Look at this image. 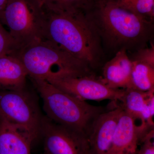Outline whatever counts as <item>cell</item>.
Segmentation results:
<instances>
[{
	"mask_svg": "<svg viewBox=\"0 0 154 154\" xmlns=\"http://www.w3.org/2000/svg\"><path fill=\"white\" fill-rule=\"evenodd\" d=\"M14 53L32 79L50 82L91 75L87 64L44 39L31 42Z\"/></svg>",
	"mask_w": 154,
	"mask_h": 154,
	"instance_id": "obj_3",
	"label": "cell"
},
{
	"mask_svg": "<svg viewBox=\"0 0 154 154\" xmlns=\"http://www.w3.org/2000/svg\"><path fill=\"white\" fill-rule=\"evenodd\" d=\"M43 8L42 39L82 61L91 68L98 66L101 51L99 32L90 14L53 11Z\"/></svg>",
	"mask_w": 154,
	"mask_h": 154,
	"instance_id": "obj_1",
	"label": "cell"
},
{
	"mask_svg": "<svg viewBox=\"0 0 154 154\" xmlns=\"http://www.w3.org/2000/svg\"><path fill=\"white\" fill-rule=\"evenodd\" d=\"M119 106L123 110L150 127L154 128V91L125 89Z\"/></svg>",
	"mask_w": 154,
	"mask_h": 154,
	"instance_id": "obj_11",
	"label": "cell"
},
{
	"mask_svg": "<svg viewBox=\"0 0 154 154\" xmlns=\"http://www.w3.org/2000/svg\"><path fill=\"white\" fill-rule=\"evenodd\" d=\"M40 136L44 154H91L88 135L42 117Z\"/></svg>",
	"mask_w": 154,
	"mask_h": 154,
	"instance_id": "obj_7",
	"label": "cell"
},
{
	"mask_svg": "<svg viewBox=\"0 0 154 154\" xmlns=\"http://www.w3.org/2000/svg\"><path fill=\"white\" fill-rule=\"evenodd\" d=\"M44 18L40 0H8L1 23L8 27L19 49L43 39Z\"/></svg>",
	"mask_w": 154,
	"mask_h": 154,
	"instance_id": "obj_5",
	"label": "cell"
},
{
	"mask_svg": "<svg viewBox=\"0 0 154 154\" xmlns=\"http://www.w3.org/2000/svg\"><path fill=\"white\" fill-rule=\"evenodd\" d=\"M18 49V46L14 38L0 23V56L15 52Z\"/></svg>",
	"mask_w": 154,
	"mask_h": 154,
	"instance_id": "obj_18",
	"label": "cell"
},
{
	"mask_svg": "<svg viewBox=\"0 0 154 154\" xmlns=\"http://www.w3.org/2000/svg\"><path fill=\"white\" fill-rule=\"evenodd\" d=\"M45 8L56 11L90 13L95 0H40Z\"/></svg>",
	"mask_w": 154,
	"mask_h": 154,
	"instance_id": "obj_16",
	"label": "cell"
},
{
	"mask_svg": "<svg viewBox=\"0 0 154 154\" xmlns=\"http://www.w3.org/2000/svg\"><path fill=\"white\" fill-rule=\"evenodd\" d=\"M8 0H0V23H1L3 13L5 8Z\"/></svg>",
	"mask_w": 154,
	"mask_h": 154,
	"instance_id": "obj_21",
	"label": "cell"
},
{
	"mask_svg": "<svg viewBox=\"0 0 154 154\" xmlns=\"http://www.w3.org/2000/svg\"><path fill=\"white\" fill-rule=\"evenodd\" d=\"M48 82L69 95L82 101L110 100L120 102L125 89H114L105 85L93 75L54 80Z\"/></svg>",
	"mask_w": 154,
	"mask_h": 154,
	"instance_id": "obj_8",
	"label": "cell"
},
{
	"mask_svg": "<svg viewBox=\"0 0 154 154\" xmlns=\"http://www.w3.org/2000/svg\"><path fill=\"white\" fill-rule=\"evenodd\" d=\"M134 60L142 62L154 67V45L151 44L149 48H140L137 51Z\"/></svg>",
	"mask_w": 154,
	"mask_h": 154,
	"instance_id": "obj_20",
	"label": "cell"
},
{
	"mask_svg": "<svg viewBox=\"0 0 154 154\" xmlns=\"http://www.w3.org/2000/svg\"><path fill=\"white\" fill-rule=\"evenodd\" d=\"M116 1H117V2L119 5H125V4H128V3L131 2L134 0H116Z\"/></svg>",
	"mask_w": 154,
	"mask_h": 154,
	"instance_id": "obj_22",
	"label": "cell"
},
{
	"mask_svg": "<svg viewBox=\"0 0 154 154\" xmlns=\"http://www.w3.org/2000/svg\"><path fill=\"white\" fill-rule=\"evenodd\" d=\"M129 89L142 92L154 91V67L139 61L132 60Z\"/></svg>",
	"mask_w": 154,
	"mask_h": 154,
	"instance_id": "obj_15",
	"label": "cell"
},
{
	"mask_svg": "<svg viewBox=\"0 0 154 154\" xmlns=\"http://www.w3.org/2000/svg\"><path fill=\"white\" fill-rule=\"evenodd\" d=\"M120 5L146 19L151 21L153 19L154 0H134L125 5Z\"/></svg>",
	"mask_w": 154,
	"mask_h": 154,
	"instance_id": "obj_17",
	"label": "cell"
},
{
	"mask_svg": "<svg viewBox=\"0 0 154 154\" xmlns=\"http://www.w3.org/2000/svg\"><path fill=\"white\" fill-rule=\"evenodd\" d=\"M30 135L0 119V154H31Z\"/></svg>",
	"mask_w": 154,
	"mask_h": 154,
	"instance_id": "obj_14",
	"label": "cell"
},
{
	"mask_svg": "<svg viewBox=\"0 0 154 154\" xmlns=\"http://www.w3.org/2000/svg\"><path fill=\"white\" fill-rule=\"evenodd\" d=\"M153 129L122 109L108 154H137L140 140Z\"/></svg>",
	"mask_w": 154,
	"mask_h": 154,
	"instance_id": "obj_9",
	"label": "cell"
},
{
	"mask_svg": "<svg viewBox=\"0 0 154 154\" xmlns=\"http://www.w3.org/2000/svg\"><path fill=\"white\" fill-rule=\"evenodd\" d=\"M132 68V60L128 57L126 50L122 48L105 63L100 80L113 89H129Z\"/></svg>",
	"mask_w": 154,
	"mask_h": 154,
	"instance_id": "obj_12",
	"label": "cell"
},
{
	"mask_svg": "<svg viewBox=\"0 0 154 154\" xmlns=\"http://www.w3.org/2000/svg\"><path fill=\"white\" fill-rule=\"evenodd\" d=\"M42 117L36 100L25 89L0 91V119L24 131L34 141L40 137Z\"/></svg>",
	"mask_w": 154,
	"mask_h": 154,
	"instance_id": "obj_6",
	"label": "cell"
},
{
	"mask_svg": "<svg viewBox=\"0 0 154 154\" xmlns=\"http://www.w3.org/2000/svg\"><path fill=\"white\" fill-rule=\"evenodd\" d=\"M90 15L107 41L121 49L143 44L152 32L151 20L127 10L116 0H95Z\"/></svg>",
	"mask_w": 154,
	"mask_h": 154,
	"instance_id": "obj_2",
	"label": "cell"
},
{
	"mask_svg": "<svg viewBox=\"0 0 154 154\" xmlns=\"http://www.w3.org/2000/svg\"><path fill=\"white\" fill-rule=\"evenodd\" d=\"M122 109L116 105L95 119L88 135L91 154H108Z\"/></svg>",
	"mask_w": 154,
	"mask_h": 154,
	"instance_id": "obj_10",
	"label": "cell"
},
{
	"mask_svg": "<svg viewBox=\"0 0 154 154\" xmlns=\"http://www.w3.org/2000/svg\"><path fill=\"white\" fill-rule=\"evenodd\" d=\"M32 80L42 99L45 116L57 124L88 135L95 119L109 110L77 99L47 81Z\"/></svg>",
	"mask_w": 154,
	"mask_h": 154,
	"instance_id": "obj_4",
	"label": "cell"
},
{
	"mask_svg": "<svg viewBox=\"0 0 154 154\" xmlns=\"http://www.w3.org/2000/svg\"><path fill=\"white\" fill-rule=\"evenodd\" d=\"M139 149L137 154H154V131H150L140 140Z\"/></svg>",
	"mask_w": 154,
	"mask_h": 154,
	"instance_id": "obj_19",
	"label": "cell"
},
{
	"mask_svg": "<svg viewBox=\"0 0 154 154\" xmlns=\"http://www.w3.org/2000/svg\"><path fill=\"white\" fill-rule=\"evenodd\" d=\"M27 70L14 53L0 56V88L3 91H20L25 89Z\"/></svg>",
	"mask_w": 154,
	"mask_h": 154,
	"instance_id": "obj_13",
	"label": "cell"
}]
</instances>
